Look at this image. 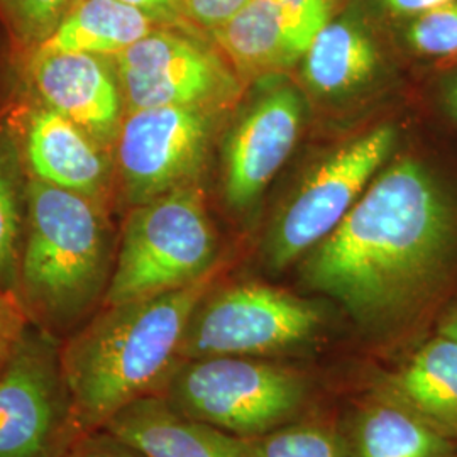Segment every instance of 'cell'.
<instances>
[{
	"instance_id": "obj_17",
	"label": "cell",
	"mask_w": 457,
	"mask_h": 457,
	"mask_svg": "<svg viewBox=\"0 0 457 457\" xmlns=\"http://www.w3.org/2000/svg\"><path fill=\"white\" fill-rule=\"evenodd\" d=\"M358 457H457V441L383 390L356 419Z\"/></svg>"
},
{
	"instance_id": "obj_5",
	"label": "cell",
	"mask_w": 457,
	"mask_h": 457,
	"mask_svg": "<svg viewBox=\"0 0 457 457\" xmlns=\"http://www.w3.org/2000/svg\"><path fill=\"white\" fill-rule=\"evenodd\" d=\"M309 393V379L294 368L219 356L180 361L158 395L181 415L245 441L290 424Z\"/></svg>"
},
{
	"instance_id": "obj_16",
	"label": "cell",
	"mask_w": 457,
	"mask_h": 457,
	"mask_svg": "<svg viewBox=\"0 0 457 457\" xmlns=\"http://www.w3.org/2000/svg\"><path fill=\"white\" fill-rule=\"evenodd\" d=\"M164 26L160 19L120 0H77L58 28L31 54L90 53L114 58Z\"/></svg>"
},
{
	"instance_id": "obj_10",
	"label": "cell",
	"mask_w": 457,
	"mask_h": 457,
	"mask_svg": "<svg viewBox=\"0 0 457 457\" xmlns=\"http://www.w3.org/2000/svg\"><path fill=\"white\" fill-rule=\"evenodd\" d=\"M395 139L392 126L376 128L315 168L268 236L264 258L271 271H281L305 258L343 222L392 153Z\"/></svg>"
},
{
	"instance_id": "obj_12",
	"label": "cell",
	"mask_w": 457,
	"mask_h": 457,
	"mask_svg": "<svg viewBox=\"0 0 457 457\" xmlns=\"http://www.w3.org/2000/svg\"><path fill=\"white\" fill-rule=\"evenodd\" d=\"M16 66L24 90L114 149L128 109L112 56L34 53Z\"/></svg>"
},
{
	"instance_id": "obj_11",
	"label": "cell",
	"mask_w": 457,
	"mask_h": 457,
	"mask_svg": "<svg viewBox=\"0 0 457 457\" xmlns=\"http://www.w3.org/2000/svg\"><path fill=\"white\" fill-rule=\"evenodd\" d=\"M4 107L19 137L29 177L87 196L114 212L117 179L112 147L33 97L19 83Z\"/></svg>"
},
{
	"instance_id": "obj_27",
	"label": "cell",
	"mask_w": 457,
	"mask_h": 457,
	"mask_svg": "<svg viewBox=\"0 0 457 457\" xmlns=\"http://www.w3.org/2000/svg\"><path fill=\"white\" fill-rule=\"evenodd\" d=\"M66 457H149L107 428L85 434Z\"/></svg>"
},
{
	"instance_id": "obj_7",
	"label": "cell",
	"mask_w": 457,
	"mask_h": 457,
	"mask_svg": "<svg viewBox=\"0 0 457 457\" xmlns=\"http://www.w3.org/2000/svg\"><path fill=\"white\" fill-rule=\"evenodd\" d=\"M322 324V311L296 295L260 283L213 285L185 328L180 361L288 353L313 341Z\"/></svg>"
},
{
	"instance_id": "obj_25",
	"label": "cell",
	"mask_w": 457,
	"mask_h": 457,
	"mask_svg": "<svg viewBox=\"0 0 457 457\" xmlns=\"http://www.w3.org/2000/svg\"><path fill=\"white\" fill-rule=\"evenodd\" d=\"M31 324L33 320L22 302L0 287V373L12 360Z\"/></svg>"
},
{
	"instance_id": "obj_15",
	"label": "cell",
	"mask_w": 457,
	"mask_h": 457,
	"mask_svg": "<svg viewBox=\"0 0 457 457\" xmlns=\"http://www.w3.org/2000/svg\"><path fill=\"white\" fill-rule=\"evenodd\" d=\"M385 390L457 441V341L437 334L386 378Z\"/></svg>"
},
{
	"instance_id": "obj_3",
	"label": "cell",
	"mask_w": 457,
	"mask_h": 457,
	"mask_svg": "<svg viewBox=\"0 0 457 457\" xmlns=\"http://www.w3.org/2000/svg\"><path fill=\"white\" fill-rule=\"evenodd\" d=\"M112 211L29 177L19 300L36 326L66 339L97 313L114 273Z\"/></svg>"
},
{
	"instance_id": "obj_30",
	"label": "cell",
	"mask_w": 457,
	"mask_h": 457,
	"mask_svg": "<svg viewBox=\"0 0 457 457\" xmlns=\"http://www.w3.org/2000/svg\"><path fill=\"white\" fill-rule=\"evenodd\" d=\"M437 334L447 336V337L457 341V305L442 315L439 326H437Z\"/></svg>"
},
{
	"instance_id": "obj_4",
	"label": "cell",
	"mask_w": 457,
	"mask_h": 457,
	"mask_svg": "<svg viewBox=\"0 0 457 457\" xmlns=\"http://www.w3.org/2000/svg\"><path fill=\"white\" fill-rule=\"evenodd\" d=\"M217 270L219 239L205 195L198 183L181 187L128 209L102 307L185 288Z\"/></svg>"
},
{
	"instance_id": "obj_13",
	"label": "cell",
	"mask_w": 457,
	"mask_h": 457,
	"mask_svg": "<svg viewBox=\"0 0 457 457\" xmlns=\"http://www.w3.org/2000/svg\"><path fill=\"white\" fill-rule=\"evenodd\" d=\"M303 105L290 85L258 98L228 134L224 153V190L228 205H251L288 160L298 139Z\"/></svg>"
},
{
	"instance_id": "obj_2",
	"label": "cell",
	"mask_w": 457,
	"mask_h": 457,
	"mask_svg": "<svg viewBox=\"0 0 457 457\" xmlns=\"http://www.w3.org/2000/svg\"><path fill=\"white\" fill-rule=\"evenodd\" d=\"M219 270L173 292L107 305L62 344V364L85 434L132 402L158 395L180 362L185 328Z\"/></svg>"
},
{
	"instance_id": "obj_9",
	"label": "cell",
	"mask_w": 457,
	"mask_h": 457,
	"mask_svg": "<svg viewBox=\"0 0 457 457\" xmlns=\"http://www.w3.org/2000/svg\"><path fill=\"white\" fill-rule=\"evenodd\" d=\"M114 60L128 112L164 105L228 109L245 85L198 29L164 26Z\"/></svg>"
},
{
	"instance_id": "obj_14",
	"label": "cell",
	"mask_w": 457,
	"mask_h": 457,
	"mask_svg": "<svg viewBox=\"0 0 457 457\" xmlns=\"http://www.w3.org/2000/svg\"><path fill=\"white\" fill-rule=\"evenodd\" d=\"M104 428L149 457H249L245 439L181 415L160 395L132 402Z\"/></svg>"
},
{
	"instance_id": "obj_20",
	"label": "cell",
	"mask_w": 457,
	"mask_h": 457,
	"mask_svg": "<svg viewBox=\"0 0 457 457\" xmlns=\"http://www.w3.org/2000/svg\"><path fill=\"white\" fill-rule=\"evenodd\" d=\"M29 173L16 129L0 107V287L19 298L21 254L28 211Z\"/></svg>"
},
{
	"instance_id": "obj_26",
	"label": "cell",
	"mask_w": 457,
	"mask_h": 457,
	"mask_svg": "<svg viewBox=\"0 0 457 457\" xmlns=\"http://www.w3.org/2000/svg\"><path fill=\"white\" fill-rule=\"evenodd\" d=\"M190 24L202 33H211L241 11L249 0H180Z\"/></svg>"
},
{
	"instance_id": "obj_29",
	"label": "cell",
	"mask_w": 457,
	"mask_h": 457,
	"mask_svg": "<svg viewBox=\"0 0 457 457\" xmlns=\"http://www.w3.org/2000/svg\"><path fill=\"white\" fill-rule=\"evenodd\" d=\"M454 0H385L386 7L396 16L417 17Z\"/></svg>"
},
{
	"instance_id": "obj_19",
	"label": "cell",
	"mask_w": 457,
	"mask_h": 457,
	"mask_svg": "<svg viewBox=\"0 0 457 457\" xmlns=\"http://www.w3.org/2000/svg\"><path fill=\"white\" fill-rule=\"evenodd\" d=\"M303 79L320 96L360 87L375 73V45L354 22H327L303 53Z\"/></svg>"
},
{
	"instance_id": "obj_21",
	"label": "cell",
	"mask_w": 457,
	"mask_h": 457,
	"mask_svg": "<svg viewBox=\"0 0 457 457\" xmlns=\"http://www.w3.org/2000/svg\"><path fill=\"white\" fill-rule=\"evenodd\" d=\"M77 0H0V28L14 63L39 48Z\"/></svg>"
},
{
	"instance_id": "obj_8",
	"label": "cell",
	"mask_w": 457,
	"mask_h": 457,
	"mask_svg": "<svg viewBox=\"0 0 457 457\" xmlns=\"http://www.w3.org/2000/svg\"><path fill=\"white\" fill-rule=\"evenodd\" d=\"M62 344L33 322L0 373V457H66L85 436Z\"/></svg>"
},
{
	"instance_id": "obj_31",
	"label": "cell",
	"mask_w": 457,
	"mask_h": 457,
	"mask_svg": "<svg viewBox=\"0 0 457 457\" xmlns=\"http://www.w3.org/2000/svg\"><path fill=\"white\" fill-rule=\"evenodd\" d=\"M444 100L451 111V114L457 119V71L449 77L444 87Z\"/></svg>"
},
{
	"instance_id": "obj_22",
	"label": "cell",
	"mask_w": 457,
	"mask_h": 457,
	"mask_svg": "<svg viewBox=\"0 0 457 457\" xmlns=\"http://www.w3.org/2000/svg\"><path fill=\"white\" fill-rule=\"evenodd\" d=\"M245 445L249 457H351L337 430L324 422L281 425Z\"/></svg>"
},
{
	"instance_id": "obj_28",
	"label": "cell",
	"mask_w": 457,
	"mask_h": 457,
	"mask_svg": "<svg viewBox=\"0 0 457 457\" xmlns=\"http://www.w3.org/2000/svg\"><path fill=\"white\" fill-rule=\"evenodd\" d=\"M120 2L143 9L147 14L160 19L166 26L196 29L195 26L190 24L188 19L185 17L180 0H120Z\"/></svg>"
},
{
	"instance_id": "obj_6",
	"label": "cell",
	"mask_w": 457,
	"mask_h": 457,
	"mask_svg": "<svg viewBox=\"0 0 457 457\" xmlns=\"http://www.w3.org/2000/svg\"><path fill=\"white\" fill-rule=\"evenodd\" d=\"M226 111L164 105L128 112L114 146L117 209L196 185Z\"/></svg>"
},
{
	"instance_id": "obj_1",
	"label": "cell",
	"mask_w": 457,
	"mask_h": 457,
	"mask_svg": "<svg viewBox=\"0 0 457 457\" xmlns=\"http://www.w3.org/2000/svg\"><path fill=\"white\" fill-rule=\"evenodd\" d=\"M457 266V211L413 158L392 164L302 262L303 283L364 327L411 320Z\"/></svg>"
},
{
	"instance_id": "obj_23",
	"label": "cell",
	"mask_w": 457,
	"mask_h": 457,
	"mask_svg": "<svg viewBox=\"0 0 457 457\" xmlns=\"http://www.w3.org/2000/svg\"><path fill=\"white\" fill-rule=\"evenodd\" d=\"M409 41L425 56H457V0L415 17Z\"/></svg>"
},
{
	"instance_id": "obj_18",
	"label": "cell",
	"mask_w": 457,
	"mask_h": 457,
	"mask_svg": "<svg viewBox=\"0 0 457 457\" xmlns=\"http://www.w3.org/2000/svg\"><path fill=\"white\" fill-rule=\"evenodd\" d=\"M209 34L243 83L285 71L300 58L268 0H249Z\"/></svg>"
},
{
	"instance_id": "obj_24",
	"label": "cell",
	"mask_w": 457,
	"mask_h": 457,
	"mask_svg": "<svg viewBox=\"0 0 457 457\" xmlns=\"http://www.w3.org/2000/svg\"><path fill=\"white\" fill-rule=\"evenodd\" d=\"M275 9L288 43L302 58L312 39L328 22V0H268Z\"/></svg>"
}]
</instances>
